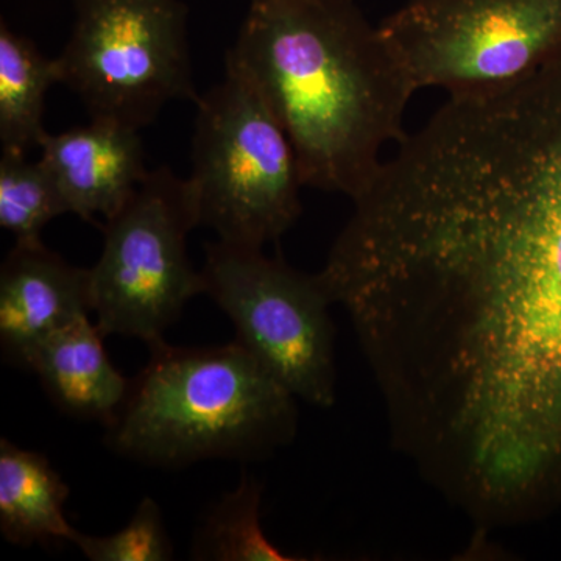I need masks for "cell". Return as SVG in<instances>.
<instances>
[{
	"label": "cell",
	"mask_w": 561,
	"mask_h": 561,
	"mask_svg": "<svg viewBox=\"0 0 561 561\" xmlns=\"http://www.w3.org/2000/svg\"><path fill=\"white\" fill-rule=\"evenodd\" d=\"M335 267L391 411L485 496L561 493V57L449 98L353 201Z\"/></svg>",
	"instance_id": "6da1fadb"
},
{
	"label": "cell",
	"mask_w": 561,
	"mask_h": 561,
	"mask_svg": "<svg viewBox=\"0 0 561 561\" xmlns=\"http://www.w3.org/2000/svg\"><path fill=\"white\" fill-rule=\"evenodd\" d=\"M227 66L256 88L289 136L305 186L353 201L405 138L416 88L356 0L250 3Z\"/></svg>",
	"instance_id": "7a4b0ae2"
},
{
	"label": "cell",
	"mask_w": 561,
	"mask_h": 561,
	"mask_svg": "<svg viewBox=\"0 0 561 561\" xmlns=\"http://www.w3.org/2000/svg\"><path fill=\"white\" fill-rule=\"evenodd\" d=\"M106 443L160 468L209 459L260 460L294 442L297 398L238 342L149 346Z\"/></svg>",
	"instance_id": "3957f363"
},
{
	"label": "cell",
	"mask_w": 561,
	"mask_h": 561,
	"mask_svg": "<svg viewBox=\"0 0 561 561\" xmlns=\"http://www.w3.org/2000/svg\"><path fill=\"white\" fill-rule=\"evenodd\" d=\"M198 95L190 181L201 227L231 245L264 249L301 214L300 168L289 136L256 88L227 66Z\"/></svg>",
	"instance_id": "277c9868"
},
{
	"label": "cell",
	"mask_w": 561,
	"mask_h": 561,
	"mask_svg": "<svg viewBox=\"0 0 561 561\" xmlns=\"http://www.w3.org/2000/svg\"><path fill=\"white\" fill-rule=\"evenodd\" d=\"M61 83L91 119L142 130L172 101H197L180 0H73Z\"/></svg>",
	"instance_id": "5b68a950"
},
{
	"label": "cell",
	"mask_w": 561,
	"mask_h": 561,
	"mask_svg": "<svg viewBox=\"0 0 561 561\" xmlns=\"http://www.w3.org/2000/svg\"><path fill=\"white\" fill-rule=\"evenodd\" d=\"M201 227L190 179L150 171L103 228V249L90 268L92 313L103 335L164 341L184 306L203 294L202 272L187 256V236Z\"/></svg>",
	"instance_id": "8992f818"
},
{
	"label": "cell",
	"mask_w": 561,
	"mask_h": 561,
	"mask_svg": "<svg viewBox=\"0 0 561 561\" xmlns=\"http://www.w3.org/2000/svg\"><path fill=\"white\" fill-rule=\"evenodd\" d=\"M416 91L500 90L561 57V0H409L381 22Z\"/></svg>",
	"instance_id": "52a82bcc"
},
{
	"label": "cell",
	"mask_w": 561,
	"mask_h": 561,
	"mask_svg": "<svg viewBox=\"0 0 561 561\" xmlns=\"http://www.w3.org/2000/svg\"><path fill=\"white\" fill-rule=\"evenodd\" d=\"M203 294L227 313L236 342L295 398L335 402L332 301L319 273L295 271L262 249L217 241L206 247Z\"/></svg>",
	"instance_id": "ba28073f"
},
{
	"label": "cell",
	"mask_w": 561,
	"mask_h": 561,
	"mask_svg": "<svg viewBox=\"0 0 561 561\" xmlns=\"http://www.w3.org/2000/svg\"><path fill=\"white\" fill-rule=\"evenodd\" d=\"M92 313L90 268L62 260L43 243H14L0 268V350L27 370L33 353L55 332Z\"/></svg>",
	"instance_id": "9c48e42d"
},
{
	"label": "cell",
	"mask_w": 561,
	"mask_h": 561,
	"mask_svg": "<svg viewBox=\"0 0 561 561\" xmlns=\"http://www.w3.org/2000/svg\"><path fill=\"white\" fill-rule=\"evenodd\" d=\"M39 149L68 214L88 221L116 216L150 172L139 130L113 121L47 135Z\"/></svg>",
	"instance_id": "30bf717a"
},
{
	"label": "cell",
	"mask_w": 561,
	"mask_h": 561,
	"mask_svg": "<svg viewBox=\"0 0 561 561\" xmlns=\"http://www.w3.org/2000/svg\"><path fill=\"white\" fill-rule=\"evenodd\" d=\"M103 339L98 323L81 317L41 343L27 370L38 376L47 397L66 415L108 427L127 398L130 379L114 367Z\"/></svg>",
	"instance_id": "8fae6325"
},
{
	"label": "cell",
	"mask_w": 561,
	"mask_h": 561,
	"mask_svg": "<svg viewBox=\"0 0 561 561\" xmlns=\"http://www.w3.org/2000/svg\"><path fill=\"white\" fill-rule=\"evenodd\" d=\"M69 486L44 454L0 440V534L10 545L72 542L65 515Z\"/></svg>",
	"instance_id": "7c38bea8"
},
{
	"label": "cell",
	"mask_w": 561,
	"mask_h": 561,
	"mask_svg": "<svg viewBox=\"0 0 561 561\" xmlns=\"http://www.w3.org/2000/svg\"><path fill=\"white\" fill-rule=\"evenodd\" d=\"M61 83L58 58H47L32 39L0 24V146L22 151L41 147L49 135L44 130L46 95L51 84Z\"/></svg>",
	"instance_id": "4fadbf2b"
},
{
	"label": "cell",
	"mask_w": 561,
	"mask_h": 561,
	"mask_svg": "<svg viewBox=\"0 0 561 561\" xmlns=\"http://www.w3.org/2000/svg\"><path fill=\"white\" fill-rule=\"evenodd\" d=\"M264 483L243 472L241 482L206 513L194 540L191 559L201 561H298L276 548L261 526Z\"/></svg>",
	"instance_id": "5bb4252c"
},
{
	"label": "cell",
	"mask_w": 561,
	"mask_h": 561,
	"mask_svg": "<svg viewBox=\"0 0 561 561\" xmlns=\"http://www.w3.org/2000/svg\"><path fill=\"white\" fill-rule=\"evenodd\" d=\"M68 214L57 184L43 161L22 151L2 150L0 158V227L20 245L43 243L44 228Z\"/></svg>",
	"instance_id": "9a60e30c"
},
{
	"label": "cell",
	"mask_w": 561,
	"mask_h": 561,
	"mask_svg": "<svg viewBox=\"0 0 561 561\" xmlns=\"http://www.w3.org/2000/svg\"><path fill=\"white\" fill-rule=\"evenodd\" d=\"M70 545L91 561H169L173 542L165 529L160 505L151 497L140 501L138 508L121 530L98 537L77 530Z\"/></svg>",
	"instance_id": "2e32d148"
},
{
	"label": "cell",
	"mask_w": 561,
	"mask_h": 561,
	"mask_svg": "<svg viewBox=\"0 0 561 561\" xmlns=\"http://www.w3.org/2000/svg\"><path fill=\"white\" fill-rule=\"evenodd\" d=\"M265 2V0H250V3Z\"/></svg>",
	"instance_id": "e0dca14e"
}]
</instances>
